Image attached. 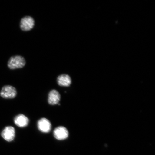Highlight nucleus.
I'll return each mask as SVG.
<instances>
[{
	"label": "nucleus",
	"mask_w": 155,
	"mask_h": 155,
	"mask_svg": "<svg viewBox=\"0 0 155 155\" xmlns=\"http://www.w3.org/2000/svg\"><path fill=\"white\" fill-rule=\"evenodd\" d=\"M26 61L21 56L17 55L11 57L8 62V66L11 69L21 68L24 66Z\"/></svg>",
	"instance_id": "nucleus-1"
},
{
	"label": "nucleus",
	"mask_w": 155,
	"mask_h": 155,
	"mask_svg": "<svg viewBox=\"0 0 155 155\" xmlns=\"http://www.w3.org/2000/svg\"><path fill=\"white\" fill-rule=\"evenodd\" d=\"M17 94L16 89L11 86L3 87L0 93L2 97L5 99H12L15 97Z\"/></svg>",
	"instance_id": "nucleus-2"
},
{
	"label": "nucleus",
	"mask_w": 155,
	"mask_h": 155,
	"mask_svg": "<svg viewBox=\"0 0 155 155\" xmlns=\"http://www.w3.org/2000/svg\"><path fill=\"white\" fill-rule=\"evenodd\" d=\"M53 135L55 139L58 140H62L68 138L69 132L66 128L63 126H59L54 130Z\"/></svg>",
	"instance_id": "nucleus-3"
},
{
	"label": "nucleus",
	"mask_w": 155,
	"mask_h": 155,
	"mask_svg": "<svg viewBox=\"0 0 155 155\" xmlns=\"http://www.w3.org/2000/svg\"><path fill=\"white\" fill-rule=\"evenodd\" d=\"M35 22L33 18L30 16H26L21 19L20 28L24 31H28L33 28Z\"/></svg>",
	"instance_id": "nucleus-4"
},
{
	"label": "nucleus",
	"mask_w": 155,
	"mask_h": 155,
	"mask_svg": "<svg viewBox=\"0 0 155 155\" xmlns=\"http://www.w3.org/2000/svg\"><path fill=\"white\" fill-rule=\"evenodd\" d=\"M1 136L5 140L10 142L14 140L15 136V130L11 126L6 127L1 133Z\"/></svg>",
	"instance_id": "nucleus-5"
},
{
	"label": "nucleus",
	"mask_w": 155,
	"mask_h": 155,
	"mask_svg": "<svg viewBox=\"0 0 155 155\" xmlns=\"http://www.w3.org/2000/svg\"><path fill=\"white\" fill-rule=\"evenodd\" d=\"M37 125L38 129L42 133H48L51 130V123L46 118H43L39 120Z\"/></svg>",
	"instance_id": "nucleus-6"
},
{
	"label": "nucleus",
	"mask_w": 155,
	"mask_h": 155,
	"mask_svg": "<svg viewBox=\"0 0 155 155\" xmlns=\"http://www.w3.org/2000/svg\"><path fill=\"white\" fill-rule=\"evenodd\" d=\"M61 97V95L57 91L55 90H52L50 91L48 95V103L51 105L59 104Z\"/></svg>",
	"instance_id": "nucleus-7"
},
{
	"label": "nucleus",
	"mask_w": 155,
	"mask_h": 155,
	"mask_svg": "<svg viewBox=\"0 0 155 155\" xmlns=\"http://www.w3.org/2000/svg\"><path fill=\"white\" fill-rule=\"evenodd\" d=\"M14 121L15 124L17 127H24L28 125L29 120L26 116L23 114H20L15 116Z\"/></svg>",
	"instance_id": "nucleus-8"
},
{
	"label": "nucleus",
	"mask_w": 155,
	"mask_h": 155,
	"mask_svg": "<svg viewBox=\"0 0 155 155\" xmlns=\"http://www.w3.org/2000/svg\"><path fill=\"white\" fill-rule=\"evenodd\" d=\"M57 82L60 86L68 87L71 84V79L69 75L61 74L58 77Z\"/></svg>",
	"instance_id": "nucleus-9"
}]
</instances>
